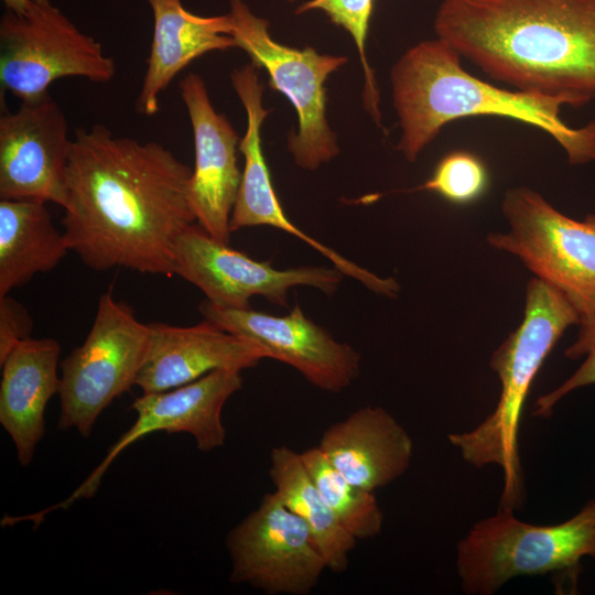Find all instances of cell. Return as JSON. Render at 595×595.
Returning <instances> with one entry per match:
<instances>
[{
	"label": "cell",
	"mask_w": 595,
	"mask_h": 595,
	"mask_svg": "<svg viewBox=\"0 0 595 595\" xmlns=\"http://www.w3.org/2000/svg\"><path fill=\"white\" fill-rule=\"evenodd\" d=\"M115 74L113 58L53 0H31L25 14L7 10L0 20V85L21 101L46 95L63 77L107 83Z\"/></svg>",
	"instance_id": "obj_9"
},
{
	"label": "cell",
	"mask_w": 595,
	"mask_h": 595,
	"mask_svg": "<svg viewBox=\"0 0 595 595\" xmlns=\"http://www.w3.org/2000/svg\"><path fill=\"white\" fill-rule=\"evenodd\" d=\"M60 343L53 338H28L0 363V423L10 435L20 464L28 466L45 433L44 413L58 394Z\"/></svg>",
	"instance_id": "obj_18"
},
{
	"label": "cell",
	"mask_w": 595,
	"mask_h": 595,
	"mask_svg": "<svg viewBox=\"0 0 595 595\" xmlns=\"http://www.w3.org/2000/svg\"><path fill=\"white\" fill-rule=\"evenodd\" d=\"M153 15V35L136 110L159 111V96L191 62L213 51L236 47L229 14L203 17L181 0H145Z\"/></svg>",
	"instance_id": "obj_19"
},
{
	"label": "cell",
	"mask_w": 595,
	"mask_h": 595,
	"mask_svg": "<svg viewBox=\"0 0 595 595\" xmlns=\"http://www.w3.org/2000/svg\"><path fill=\"white\" fill-rule=\"evenodd\" d=\"M240 372L217 369L184 386L143 393L137 398L131 405L137 413L131 428L109 447L105 458L86 480L65 501L50 509L66 508L76 499L94 496L115 458L126 447L150 433H188L201 452L221 447L226 440L221 410L227 400L241 389Z\"/></svg>",
	"instance_id": "obj_14"
},
{
	"label": "cell",
	"mask_w": 595,
	"mask_h": 595,
	"mask_svg": "<svg viewBox=\"0 0 595 595\" xmlns=\"http://www.w3.org/2000/svg\"><path fill=\"white\" fill-rule=\"evenodd\" d=\"M150 339L136 386L143 393L162 392L217 370L255 367L266 353L256 344L204 320L193 326L149 323Z\"/></svg>",
	"instance_id": "obj_16"
},
{
	"label": "cell",
	"mask_w": 595,
	"mask_h": 595,
	"mask_svg": "<svg viewBox=\"0 0 595 595\" xmlns=\"http://www.w3.org/2000/svg\"><path fill=\"white\" fill-rule=\"evenodd\" d=\"M33 320L15 299L0 296V363L21 342L31 338Z\"/></svg>",
	"instance_id": "obj_27"
},
{
	"label": "cell",
	"mask_w": 595,
	"mask_h": 595,
	"mask_svg": "<svg viewBox=\"0 0 595 595\" xmlns=\"http://www.w3.org/2000/svg\"><path fill=\"white\" fill-rule=\"evenodd\" d=\"M374 0H309L295 9L296 14L323 12L332 23L343 28L354 40L364 71V106L377 125H380L379 89L366 55Z\"/></svg>",
	"instance_id": "obj_24"
},
{
	"label": "cell",
	"mask_w": 595,
	"mask_h": 595,
	"mask_svg": "<svg viewBox=\"0 0 595 595\" xmlns=\"http://www.w3.org/2000/svg\"><path fill=\"white\" fill-rule=\"evenodd\" d=\"M269 476L274 494L307 526L326 567L335 573L347 570L349 553L357 539L338 522L305 469L300 453L277 446L270 453Z\"/></svg>",
	"instance_id": "obj_22"
},
{
	"label": "cell",
	"mask_w": 595,
	"mask_h": 595,
	"mask_svg": "<svg viewBox=\"0 0 595 595\" xmlns=\"http://www.w3.org/2000/svg\"><path fill=\"white\" fill-rule=\"evenodd\" d=\"M192 170L164 145L77 129L62 224L69 250L96 271L125 268L172 277L177 238L196 220Z\"/></svg>",
	"instance_id": "obj_1"
},
{
	"label": "cell",
	"mask_w": 595,
	"mask_h": 595,
	"mask_svg": "<svg viewBox=\"0 0 595 595\" xmlns=\"http://www.w3.org/2000/svg\"><path fill=\"white\" fill-rule=\"evenodd\" d=\"M8 11L17 14H25L31 6V0H2Z\"/></svg>",
	"instance_id": "obj_28"
},
{
	"label": "cell",
	"mask_w": 595,
	"mask_h": 595,
	"mask_svg": "<svg viewBox=\"0 0 595 595\" xmlns=\"http://www.w3.org/2000/svg\"><path fill=\"white\" fill-rule=\"evenodd\" d=\"M351 484L375 491L402 476L413 457L405 429L380 407H363L331 424L317 445Z\"/></svg>",
	"instance_id": "obj_17"
},
{
	"label": "cell",
	"mask_w": 595,
	"mask_h": 595,
	"mask_svg": "<svg viewBox=\"0 0 595 595\" xmlns=\"http://www.w3.org/2000/svg\"><path fill=\"white\" fill-rule=\"evenodd\" d=\"M300 457L324 501L348 533L365 540L381 532L383 515L372 491L346 479L318 446L304 450Z\"/></svg>",
	"instance_id": "obj_23"
},
{
	"label": "cell",
	"mask_w": 595,
	"mask_h": 595,
	"mask_svg": "<svg viewBox=\"0 0 595 595\" xmlns=\"http://www.w3.org/2000/svg\"><path fill=\"white\" fill-rule=\"evenodd\" d=\"M67 119L47 93L0 117V199H37L64 207L72 148Z\"/></svg>",
	"instance_id": "obj_13"
},
{
	"label": "cell",
	"mask_w": 595,
	"mask_h": 595,
	"mask_svg": "<svg viewBox=\"0 0 595 595\" xmlns=\"http://www.w3.org/2000/svg\"><path fill=\"white\" fill-rule=\"evenodd\" d=\"M507 232H490L495 249L518 257L537 278L559 290L580 321L595 314V214L576 220L529 187L505 193Z\"/></svg>",
	"instance_id": "obj_6"
},
{
	"label": "cell",
	"mask_w": 595,
	"mask_h": 595,
	"mask_svg": "<svg viewBox=\"0 0 595 595\" xmlns=\"http://www.w3.org/2000/svg\"><path fill=\"white\" fill-rule=\"evenodd\" d=\"M258 69L250 63L234 69L230 75L231 85L246 110L247 129L239 142L245 164L229 228L235 231L246 227L270 226L317 249L320 241L301 230L285 215L272 184L261 143V127L271 110L263 107L264 86L260 83Z\"/></svg>",
	"instance_id": "obj_20"
},
{
	"label": "cell",
	"mask_w": 595,
	"mask_h": 595,
	"mask_svg": "<svg viewBox=\"0 0 595 595\" xmlns=\"http://www.w3.org/2000/svg\"><path fill=\"white\" fill-rule=\"evenodd\" d=\"M204 320L259 346L321 390L340 392L360 374V355L336 340L304 315L299 304L281 316L248 309L218 307L207 300L198 307Z\"/></svg>",
	"instance_id": "obj_12"
},
{
	"label": "cell",
	"mask_w": 595,
	"mask_h": 595,
	"mask_svg": "<svg viewBox=\"0 0 595 595\" xmlns=\"http://www.w3.org/2000/svg\"><path fill=\"white\" fill-rule=\"evenodd\" d=\"M578 323L577 312L559 290L537 277L531 279L521 324L490 357V367L500 380L495 409L474 430L448 435L472 466L495 464L502 469L501 508L515 510L522 502L518 436L526 398L558 340L569 326Z\"/></svg>",
	"instance_id": "obj_4"
},
{
	"label": "cell",
	"mask_w": 595,
	"mask_h": 595,
	"mask_svg": "<svg viewBox=\"0 0 595 595\" xmlns=\"http://www.w3.org/2000/svg\"><path fill=\"white\" fill-rule=\"evenodd\" d=\"M193 130L195 162L188 199L198 225L216 240L229 244V221L241 181L239 136L215 110L204 79L196 73L178 85Z\"/></svg>",
	"instance_id": "obj_15"
},
{
	"label": "cell",
	"mask_w": 595,
	"mask_h": 595,
	"mask_svg": "<svg viewBox=\"0 0 595 595\" xmlns=\"http://www.w3.org/2000/svg\"><path fill=\"white\" fill-rule=\"evenodd\" d=\"M172 263L174 274L197 286L212 304L227 309L251 307L255 295L286 306L290 290L300 285L332 295L344 277L335 267L274 269L216 240L198 224L177 238Z\"/></svg>",
	"instance_id": "obj_10"
},
{
	"label": "cell",
	"mask_w": 595,
	"mask_h": 595,
	"mask_svg": "<svg viewBox=\"0 0 595 595\" xmlns=\"http://www.w3.org/2000/svg\"><path fill=\"white\" fill-rule=\"evenodd\" d=\"M228 14L236 47L267 72L271 88L283 94L296 111L298 130L288 140L294 163L313 171L334 159L339 147L326 117L325 82L347 57L275 41L269 21L256 15L245 0H230Z\"/></svg>",
	"instance_id": "obj_7"
},
{
	"label": "cell",
	"mask_w": 595,
	"mask_h": 595,
	"mask_svg": "<svg viewBox=\"0 0 595 595\" xmlns=\"http://www.w3.org/2000/svg\"><path fill=\"white\" fill-rule=\"evenodd\" d=\"M584 556L595 559V500L551 526L523 522L512 509L499 508L459 540L456 569L464 593L493 595L513 577L571 571Z\"/></svg>",
	"instance_id": "obj_5"
},
{
	"label": "cell",
	"mask_w": 595,
	"mask_h": 595,
	"mask_svg": "<svg viewBox=\"0 0 595 595\" xmlns=\"http://www.w3.org/2000/svg\"><path fill=\"white\" fill-rule=\"evenodd\" d=\"M226 547L230 581L270 595H307L327 569L305 522L274 491L230 530Z\"/></svg>",
	"instance_id": "obj_11"
},
{
	"label": "cell",
	"mask_w": 595,
	"mask_h": 595,
	"mask_svg": "<svg viewBox=\"0 0 595 595\" xmlns=\"http://www.w3.org/2000/svg\"><path fill=\"white\" fill-rule=\"evenodd\" d=\"M285 1H288V2H293V1H295V0H285Z\"/></svg>",
	"instance_id": "obj_29"
},
{
	"label": "cell",
	"mask_w": 595,
	"mask_h": 595,
	"mask_svg": "<svg viewBox=\"0 0 595 595\" xmlns=\"http://www.w3.org/2000/svg\"><path fill=\"white\" fill-rule=\"evenodd\" d=\"M488 186L484 162L468 151H454L443 156L432 175L411 192L436 193L454 204H468L479 198Z\"/></svg>",
	"instance_id": "obj_25"
},
{
	"label": "cell",
	"mask_w": 595,
	"mask_h": 595,
	"mask_svg": "<svg viewBox=\"0 0 595 595\" xmlns=\"http://www.w3.org/2000/svg\"><path fill=\"white\" fill-rule=\"evenodd\" d=\"M434 30L516 89L595 99V0H443Z\"/></svg>",
	"instance_id": "obj_2"
},
{
	"label": "cell",
	"mask_w": 595,
	"mask_h": 595,
	"mask_svg": "<svg viewBox=\"0 0 595 595\" xmlns=\"http://www.w3.org/2000/svg\"><path fill=\"white\" fill-rule=\"evenodd\" d=\"M46 202L0 199V296L53 270L69 251Z\"/></svg>",
	"instance_id": "obj_21"
},
{
	"label": "cell",
	"mask_w": 595,
	"mask_h": 595,
	"mask_svg": "<svg viewBox=\"0 0 595 595\" xmlns=\"http://www.w3.org/2000/svg\"><path fill=\"white\" fill-rule=\"evenodd\" d=\"M150 339L149 324L112 290L99 298L84 343L61 361L60 430L91 434L96 420L118 397L136 386Z\"/></svg>",
	"instance_id": "obj_8"
},
{
	"label": "cell",
	"mask_w": 595,
	"mask_h": 595,
	"mask_svg": "<svg viewBox=\"0 0 595 595\" xmlns=\"http://www.w3.org/2000/svg\"><path fill=\"white\" fill-rule=\"evenodd\" d=\"M577 338L566 348L564 355L570 359L586 356L578 369L561 386L539 397L533 407V415L547 418L553 407L569 392L595 383V314L583 318Z\"/></svg>",
	"instance_id": "obj_26"
},
{
	"label": "cell",
	"mask_w": 595,
	"mask_h": 595,
	"mask_svg": "<svg viewBox=\"0 0 595 595\" xmlns=\"http://www.w3.org/2000/svg\"><path fill=\"white\" fill-rule=\"evenodd\" d=\"M392 100L401 134L397 149L414 162L442 128L473 116L513 119L542 130L564 150L572 165L595 161V120L578 128L564 122L561 96L509 90L482 80L461 63V55L440 39L410 47L391 69Z\"/></svg>",
	"instance_id": "obj_3"
}]
</instances>
